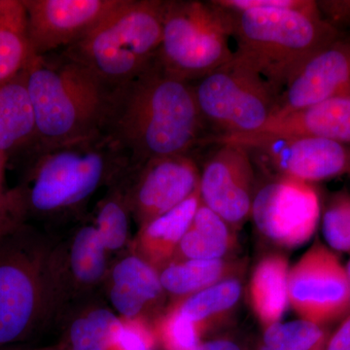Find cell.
Returning a JSON list of instances; mask_svg holds the SVG:
<instances>
[{"mask_svg":"<svg viewBox=\"0 0 350 350\" xmlns=\"http://www.w3.org/2000/svg\"><path fill=\"white\" fill-rule=\"evenodd\" d=\"M103 133L126 154L131 169L154 159L191 154L209 137L193 83L165 72L156 59L113 89Z\"/></svg>","mask_w":350,"mask_h":350,"instance_id":"obj_1","label":"cell"},{"mask_svg":"<svg viewBox=\"0 0 350 350\" xmlns=\"http://www.w3.org/2000/svg\"><path fill=\"white\" fill-rule=\"evenodd\" d=\"M36 118L34 148L57 146L103 133L114 88L62 54L36 56L25 69Z\"/></svg>","mask_w":350,"mask_h":350,"instance_id":"obj_2","label":"cell"},{"mask_svg":"<svg viewBox=\"0 0 350 350\" xmlns=\"http://www.w3.org/2000/svg\"><path fill=\"white\" fill-rule=\"evenodd\" d=\"M29 154L24 181L14 188L27 218L80 206L103 184L117 183L131 170L128 157L105 133Z\"/></svg>","mask_w":350,"mask_h":350,"instance_id":"obj_3","label":"cell"},{"mask_svg":"<svg viewBox=\"0 0 350 350\" xmlns=\"http://www.w3.org/2000/svg\"><path fill=\"white\" fill-rule=\"evenodd\" d=\"M227 11L237 43L234 55L257 70L278 98L310 57L342 33L323 19L319 6L308 11Z\"/></svg>","mask_w":350,"mask_h":350,"instance_id":"obj_4","label":"cell"},{"mask_svg":"<svg viewBox=\"0 0 350 350\" xmlns=\"http://www.w3.org/2000/svg\"><path fill=\"white\" fill-rule=\"evenodd\" d=\"M163 0H121L79 41L63 50L110 87L139 75L155 61L163 31Z\"/></svg>","mask_w":350,"mask_h":350,"instance_id":"obj_5","label":"cell"},{"mask_svg":"<svg viewBox=\"0 0 350 350\" xmlns=\"http://www.w3.org/2000/svg\"><path fill=\"white\" fill-rule=\"evenodd\" d=\"M232 38L231 16L213 0H163L156 62L169 75L195 83L231 61Z\"/></svg>","mask_w":350,"mask_h":350,"instance_id":"obj_6","label":"cell"},{"mask_svg":"<svg viewBox=\"0 0 350 350\" xmlns=\"http://www.w3.org/2000/svg\"><path fill=\"white\" fill-rule=\"evenodd\" d=\"M51 298L52 262L40 239L25 225L0 239V350L31 336Z\"/></svg>","mask_w":350,"mask_h":350,"instance_id":"obj_7","label":"cell"},{"mask_svg":"<svg viewBox=\"0 0 350 350\" xmlns=\"http://www.w3.org/2000/svg\"><path fill=\"white\" fill-rule=\"evenodd\" d=\"M193 87L209 137L260 130L273 116L278 100L261 75L234 54Z\"/></svg>","mask_w":350,"mask_h":350,"instance_id":"obj_8","label":"cell"},{"mask_svg":"<svg viewBox=\"0 0 350 350\" xmlns=\"http://www.w3.org/2000/svg\"><path fill=\"white\" fill-rule=\"evenodd\" d=\"M231 144L250 151L253 163L273 176L312 184L350 174V146L325 138L236 135L209 137L204 145Z\"/></svg>","mask_w":350,"mask_h":350,"instance_id":"obj_9","label":"cell"},{"mask_svg":"<svg viewBox=\"0 0 350 350\" xmlns=\"http://www.w3.org/2000/svg\"><path fill=\"white\" fill-rule=\"evenodd\" d=\"M288 305L299 319L322 327L350 313L345 265L337 252L319 239L289 269Z\"/></svg>","mask_w":350,"mask_h":350,"instance_id":"obj_10","label":"cell"},{"mask_svg":"<svg viewBox=\"0 0 350 350\" xmlns=\"http://www.w3.org/2000/svg\"><path fill=\"white\" fill-rule=\"evenodd\" d=\"M321 206L312 184L273 176L255 192L251 218L269 243L297 248L312 238L319 227Z\"/></svg>","mask_w":350,"mask_h":350,"instance_id":"obj_11","label":"cell"},{"mask_svg":"<svg viewBox=\"0 0 350 350\" xmlns=\"http://www.w3.org/2000/svg\"><path fill=\"white\" fill-rule=\"evenodd\" d=\"M200 177V170L191 154L154 159L131 170L126 175L129 184H125L131 213L142 227L194 194Z\"/></svg>","mask_w":350,"mask_h":350,"instance_id":"obj_12","label":"cell"},{"mask_svg":"<svg viewBox=\"0 0 350 350\" xmlns=\"http://www.w3.org/2000/svg\"><path fill=\"white\" fill-rule=\"evenodd\" d=\"M217 145L200 170V200L239 232L251 217L256 192L254 163L245 147Z\"/></svg>","mask_w":350,"mask_h":350,"instance_id":"obj_13","label":"cell"},{"mask_svg":"<svg viewBox=\"0 0 350 350\" xmlns=\"http://www.w3.org/2000/svg\"><path fill=\"white\" fill-rule=\"evenodd\" d=\"M36 56L66 49L89 33L121 0H23Z\"/></svg>","mask_w":350,"mask_h":350,"instance_id":"obj_14","label":"cell"},{"mask_svg":"<svg viewBox=\"0 0 350 350\" xmlns=\"http://www.w3.org/2000/svg\"><path fill=\"white\" fill-rule=\"evenodd\" d=\"M349 94L350 36L342 33L297 71L278 96L271 117Z\"/></svg>","mask_w":350,"mask_h":350,"instance_id":"obj_15","label":"cell"},{"mask_svg":"<svg viewBox=\"0 0 350 350\" xmlns=\"http://www.w3.org/2000/svg\"><path fill=\"white\" fill-rule=\"evenodd\" d=\"M250 135L319 137L349 145L350 94L271 117L260 130Z\"/></svg>","mask_w":350,"mask_h":350,"instance_id":"obj_16","label":"cell"},{"mask_svg":"<svg viewBox=\"0 0 350 350\" xmlns=\"http://www.w3.org/2000/svg\"><path fill=\"white\" fill-rule=\"evenodd\" d=\"M36 118L25 70L0 85V153L10 160L36 146Z\"/></svg>","mask_w":350,"mask_h":350,"instance_id":"obj_17","label":"cell"},{"mask_svg":"<svg viewBox=\"0 0 350 350\" xmlns=\"http://www.w3.org/2000/svg\"><path fill=\"white\" fill-rule=\"evenodd\" d=\"M110 301L126 320H135L147 306L162 299L160 273L140 256H128L115 265L111 273Z\"/></svg>","mask_w":350,"mask_h":350,"instance_id":"obj_18","label":"cell"},{"mask_svg":"<svg viewBox=\"0 0 350 350\" xmlns=\"http://www.w3.org/2000/svg\"><path fill=\"white\" fill-rule=\"evenodd\" d=\"M289 262L271 253L260 260L248 284V300L262 330L280 323L288 306Z\"/></svg>","mask_w":350,"mask_h":350,"instance_id":"obj_19","label":"cell"},{"mask_svg":"<svg viewBox=\"0 0 350 350\" xmlns=\"http://www.w3.org/2000/svg\"><path fill=\"white\" fill-rule=\"evenodd\" d=\"M200 204L197 191L169 213L159 216L142 227L139 244L142 259L159 271L174 260L181 239L188 231Z\"/></svg>","mask_w":350,"mask_h":350,"instance_id":"obj_20","label":"cell"},{"mask_svg":"<svg viewBox=\"0 0 350 350\" xmlns=\"http://www.w3.org/2000/svg\"><path fill=\"white\" fill-rule=\"evenodd\" d=\"M238 247V232L200 200L192 224L181 239L172 262L234 257Z\"/></svg>","mask_w":350,"mask_h":350,"instance_id":"obj_21","label":"cell"},{"mask_svg":"<svg viewBox=\"0 0 350 350\" xmlns=\"http://www.w3.org/2000/svg\"><path fill=\"white\" fill-rule=\"evenodd\" d=\"M246 262L237 257L219 260H181L159 271L163 291L186 298L224 280L243 278Z\"/></svg>","mask_w":350,"mask_h":350,"instance_id":"obj_22","label":"cell"},{"mask_svg":"<svg viewBox=\"0 0 350 350\" xmlns=\"http://www.w3.org/2000/svg\"><path fill=\"white\" fill-rule=\"evenodd\" d=\"M36 57L23 0H0V85L29 68Z\"/></svg>","mask_w":350,"mask_h":350,"instance_id":"obj_23","label":"cell"},{"mask_svg":"<svg viewBox=\"0 0 350 350\" xmlns=\"http://www.w3.org/2000/svg\"><path fill=\"white\" fill-rule=\"evenodd\" d=\"M243 294V278H234L186 297L175 308L206 334L234 315Z\"/></svg>","mask_w":350,"mask_h":350,"instance_id":"obj_24","label":"cell"},{"mask_svg":"<svg viewBox=\"0 0 350 350\" xmlns=\"http://www.w3.org/2000/svg\"><path fill=\"white\" fill-rule=\"evenodd\" d=\"M107 250L94 226H85L73 238L69 251V268L78 284L100 282L107 271Z\"/></svg>","mask_w":350,"mask_h":350,"instance_id":"obj_25","label":"cell"},{"mask_svg":"<svg viewBox=\"0 0 350 350\" xmlns=\"http://www.w3.org/2000/svg\"><path fill=\"white\" fill-rule=\"evenodd\" d=\"M113 188L112 193L100 202L96 213V227L103 246L107 251L121 250L129 236V213L125 182Z\"/></svg>","mask_w":350,"mask_h":350,"instance_id":"obj_26","label":"cell"},{"mask_svg":"<svg viewBox=\"0 0 350 350\" xmlns=\"http://www.w3.org/2000/svg\"><path fill=\"white\" fill-rule=\"evenodd\" d=\"M122 320L107 308H96L78 317L69 327L68 349L108 350Z\"/></svg>","mask_w":350,"mask_h":350,"instance_id":"obj_27","label":"cell"},{"mask_svg":"<svg viewBox=\"0 0 350 350\" xmlns=\"http://www.w3.org/2000/svg\"><path fill=\"white\" fill-rule=\"evenodd\" d=\"M327 327L298 319L264 330L255 350H310L328 335Z\"/></svg>","mask_w":350,"mask_h":350,"instance_id":"obj_28","label":"cell"},{"mask_svg":"<svg viewBox=\"0 0 350 350\" xmlns=\"http://www.w3.org/2000/svg\"><path fill=\"white\" fill-rule=\"evenodd\" d=\"M322 232L332 250L350 254V194L347 191H338L327 202Z\"/></svg>","mask_w":350,"mask_h":350,"instance_id":"obj_29","label":"cell"},{"mask_svg":"<svg viewBox=\"0 0 350 350\" xmlns=\"http://www.w3.org/2000/svg\"><path fill=\"white\" fill-rule=\"evenodd\" d=\"M163 350H195L204 334L176 308L160 319L155 333Z\"/></svg>","mask_w":350,"mask_h":350,"instance_id":"obj_30","label":"cell"},{"mask_svg":"<svg viewBox=\"0 0 350 350\" xmlns=\"http://www.w3.org/2000/svg\"><path fill=\"white\" fill-rule=\"evenodd\" d=\"M8 159L0 153V239L15 232L27 220L15 189H8L5 172Z\"/></svg>","mask_w":350,"mask_h":350,"instance_id":"obj_31","label":"cell"},{"mask_svg":"<svg viewBox=\"0 0 350 350\" xmlns=\"http://www.w3.org/2000/svg\"><path fill=\"white\" fill-rule=\"evenodd\" d=\"M156 342L148 327L135 319L126 320L117 329L108 350H155Z\"/></svg>","mask_w":350,"mask_h":350,"instance_id":"obj_32","label":"cell"},{"mask_svg":"<svg viewBox=\"0 0 350 350\" xmlns=\"http://www.w3.org/2000/svg\"><path fill=\"white\" fill-rule=\"evenodd\" d=\"M214 3L230 11H247L255 9H292L313 10L317 8L314 0H213Z\"/></svg>","mask_w":350,"mask_h":350,"instance_id":"obj_33","label":"cell"},{"mask_svg":"<svg viewBox=\"0 0 350 350\" xmlns=\"http://www.w3.org/2000/svg\"><path fill=\"white\" fill-rule=\"evenodd\" d=\"M323 19L342 32V27H350V0H321L317 1Z\"/></svg>","mask_w":350,"mask_h":350,"instance_id":"obj_34","label":"cell"},{"mask_svg":"<svg viewBox=\"0 0 350 350\" xmlns=\"http://www.w3.org/2000/svg\"><path fill=\"white\" fill-rule=\"evenodd\" d=\"M195 350H255L236 336L223 335L202 340Z\"/></svg>","mask_w":350,"mask_h":350,"instance_id":"obj_35","label":"cell"},{"mask_svg":"<svg viewBox=\"0 0 350 350\" xmlns=\"http://www.w3.org/2000/svg\"><path fill=\"white\" fill-rule=\"evenodd\" d=\"M324 350H350V313L327 338Z\"/></svg>","mask_w":350,"mask_h":350,"instance_id":"obj_36","label":"cell"},{"mask_svg":"<svg viewBox=\"0 0 350 350\" xmlns=\"http://www.w3.org/2000/svg\"><path fill=\"white\" fill-rule=\"evenodd\" d=\"M329 335H330V333H329L326 337L322 338L321 340H319V342H317V344L315 345L314 347H313L312 349H310V350H324V349H325L327 338H328Z\"/></svg>","mask_w":350,"mask_h":350,"instance_id":"obj_37","label":"cell"},{"mask_svg":"<svg viewBox=\"0 0 350 350\" xmlns=\"http://www.w3.org/2000/svg\"><path fill=\"white\" fill-rule=\"evenodd\" d=\"M345 269H347V278H349V289H350V258L349 262L345 265Z\"/></svg>","mask_w":350,"mask_h":350,"instance_id":"obj_38","label":"cell"},{"mask_svg":"<svg viewBox=\"0 0 350 350\" xmlns=\"http://www.w3.org/2000/svg\"><path fill=\"white\" fill-rule=\"evenodd\" d=\"M2 350H27L25 349V347H19V345H16V347H8V349H2Z\"/></svg>","mask_w":350,"mask_h":350,"instance_id":"obj_39","label":"cell"},{"mask_svg":"<svg viewBox=\"0 0 350 350\" xmlns=\"http://www.w3.org/2000/svg\"><path fill=\"white\" fill-rule=\"evenodd\" d=\"M39 350H64L63 349H39Z\"/></svg>","mask_w":350,"mask_h":350,"instance_id":"obj_40","label":"cell"},{"mask_svg":"<svg viewBox=\"0 0 350 350\" xmlns=\"http://www.w3.org/2000/svg\"><path fill=\"white\" fill-rule=\"evenodd\" d=\"M349 29H350V27H349Z\"/></svg>","mask_w":350,"mask_h":350,"instance_id":"obj_41","label":"cell"}]
</instances>
